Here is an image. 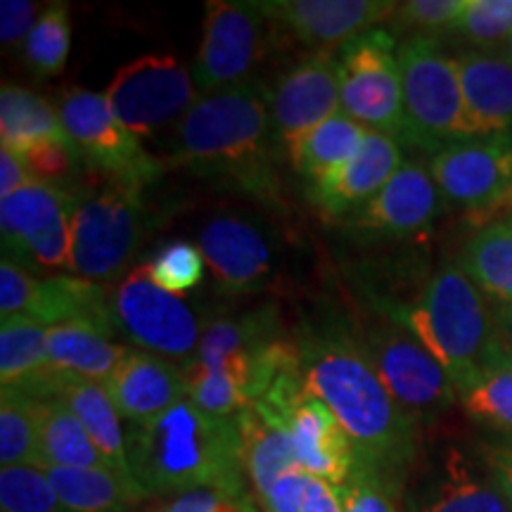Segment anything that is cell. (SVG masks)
I'll return each instance as SVG.
<instances>
[{
  "label": "cell",
  "instance_id": "cell-15",
  "mask_svg": "<svg viewBox=\"0 0 512 512\" xmlns=\"http://www.w3.org/2000/svg\"><path fill=\"white\" fill-rule=\"evenodd\" d=\"M430 171L444 200L470 211L475 221L512 185V143L503 138H472L446 145L432 157Z\"/></svg>",
  "mask_w": 512,
  "mask_h": 512
},
{
  "label": "cell",
  "instance_id": "cell-11",
  "mask_svg": "<svg viewBox=\"0 0 512 512\" xmlns=\"http://www.w3.org/2000/svg\"><path fill=\"white\" fill-rule=\"evenodd\" d=\"M195 81L183 62L171 55H143L124 64L105 98L110 110L133 136H150L195 105Z\"/></svg>",
  "mask_w": 512,
  "mask_h": 512
},
{
  "label": "cell",
  "instance_id": "cell-53",
  "mask_svg": "<svg viewBox=\"0 0 512 512\" xmlns=\"http://www.w3.org/2000/svg\"><path fill=\"white\" fill-rule=\"evenodd\" d=\"M508 55L512 57V38H510V41H508Z\"/></svg>",
  "mask_w": 512,
  "mask_h": 512
},
{
  "label": "cell",
  "instance_id": "cell-2",
  "mask_svg": "<svg viewBox=\"0 0 512 512\" xmlns=\"http://www.w3.org/2000/svg\"><path fill=\"white\" fill-rule=\"evenodd\" d=\"M271 91L247 79L200 95L178 124L174 162L202 178L226 181L268 207H283Z\"/></svg>",
  "mask_w": 512,
  "mask_h": 512
},
{
  "label": "cell",
  "instance_id": "cell-9",
  "mask_svg": "<svg viewBox=\"0 0 512 512\" xmlns=\"http://www.w3.org/2000/svg\"><path fill=\"white\" fill-rule=\"evenodd\" d=\"M81 197L67 185L31 183L0 202L5 259L17 266L69 268L74 211Z\"/></svg>",
  "mask_w": 512,
  "mask_h": 512
},
{
  "label": "cell",
  "instance_id": "cell-47",
  "mask_svg": "<svg viewBox=\"0 0 512 512\" xmlns=\"http://www.w3.org/2000/svg\"><path fill=\"white\" fill-rule=\"evenodd\" d=\"M31 183H34V178H31L22 155L3 147L0 150V197H8Z\"/></svg>",
  "mask_w": 512,
  "mask_h": 512
},
{
  "label": "cell",
  "instance_id": "cell-46",
  "mask_svg": "<svg viewBox=\"0 0 512 512\" xmlns=\"http://www.w3.org/2000/svg\"><path fill=\"white\" fill-rule=\"evenodd\" d=\"M36 19V5L29 0H3L0 3V41L3 46H15L31 34Z\"/></svg>",
  "mask_w": 512,
  "mask_h": 512
},
{
  "label": "cell",
  "instance_id": "cell-23",
  "mask_svg": "<svg viewBox=\"0 0 512 512\" xmlns=\"http://www.w3.org/2000/svg\"><path fill=\"white\" fill-rule=\"evenodd\" d=\"M456 62L477 136L512 143V57L501 50L475 48L460 53Z\"/></svg>",
  "mask_w": 512,
  "mask_h": 512
},
{
  "label": "cell",
  "instance_id": "cell-4",
  "mask_svg": "<svg viewBox=\"0 0 512 512\" xmlns=\"http://www.w3.org/2000/svg\"><path fill=\"white\" fill-rule=\"evenodd\" d=\"M441 363L456 392L503 361L494 311L458 264H444L394 318Z\"/></svg>",
  "mask_w": 512,
  "mask_h": 512
},
{
  "label": "cell",
  "instance_id": "cell-31",
  "mask_svg": "<svg viewBox=\"0 0 512 512\" xmlns=\"http://www.w3.org/2000/svg\"><path fill=\"white\" fill-rule=\"evenodd\" d=\"M278 337H283V332H280V316L273 306H261L242 313L240 318H211L204 325L195 356L188 363L202 370H214L233 354L256 351Z\"/></svg>",
  "mask_w": 512,
  "mask_h": 512
},
{
  "label": "cell",
  "instance_id": "cell-21",
  "mask_svg": "<svg viewBox=\"0 0 512 512\" xmlns=\"http://www.w3.org/2000/svg\"><path fill=\"white\" fill-rule=\"evenodd\" d=\"M406 512H512L486 463L451 448L406 501Z\"/></svg>",
  "mask_w": 512,
  "mask_h": 512
},
{
  "label": "cell",
  "instance_id": "cell-26",
  "mask_svg": "<svg viewBox=\"0 0 512 512\" xmlns=\"http://www.w3.org/2000/svg\"><path fill=\"white\" fill-rule=\"evenodd\" d=\"M38 456H41V470H50V467H79V470H112L124 475L100 451L86 427L81 425V420L76 418L72 408L62 399L41 401Z\"/></svg>",
  "mask_w": 512,
  "mask_h": 512
},
{
  "label": "cell",
  "instance_id": "cell-43",
  "mask_svg": "<svg viewBox=\"0 0 512 512\" xmlns=\"http://www.w3.org/2000/svg\"><path fill=\"white\" fill-rule=\"evenodd\" d=\"M344 512H403L401 498L366 470H354L347 484L337 486Z\"/></svg>",
  "mask_w": 512,
  "mask_h": 512
},
{
  "label": "cell",
  "instance_id": "cell-37",
  "mask_svg": "<svg viewBox=\"0 0 512 512\" xmlns=\"http://www.w3.org/2000/svg\"><path fill=\"white\" fill-rule=\"evenodd\" d=\"M72 46V17L64 3L48 5L24 41V60L36 76L62 72Z\"/></svg>",
  "mask_w": 512,
  "mask_h": 512
},
{
  "label": "cell",
  "instance_id": "cell-33",
  "mask_svg": "<svg viewBox=\"0 0 512 512\" xmlns=\"http://www.w3.org/2000/svg\"><path fill=\"white\" fill-rule=\"evenodd\" d=\"M370 128L361 126L349 114L337 112L323 124L313 128L292 155V166L297 174L306 178V183H316L330 176L332 171L342 169L349 159L361 150Z\"/></svg>",
  "mask_w": 512,
  "mask_h": 512
},
{
  "label": "cell",
  "instance_id": "cell-27",
  "mask_svg": "<svg viewBox=\"0 0 512 512\" xmlns=\"http://www.w3.org/2000/svg\"><path fill=\"white\" fill-rule=\"evenodd\" d=\"M43 472L60 501L74 512H133L150 498L136 479L112 470L50 467Z\"/></svg>",
  "mask_w": 512,
  "mask_h": 512
},
{
  "label": "cell",
  "instance_id": "cell-49",
  "mask_svg": "<svg viewBox=\"0 0 512 512\" xmlns=\"http://www.w3.org/2000/svg\"><path fill=\"white\" fill-rule=\"evenodd\" d=\"M223 498H230L216 489H195L188 494L176 496L169 505L157 512H214Z\"/></svg>",
  "mask_w": 512,
  "mask_h": 512
},
{
  "label": "cell",
  "instance_id": "cell-30",
  "mask_svg": "<svg viewBox=\"0 0 512 512\" xmlns=\"http://www.w3.org/2000/svg\"><path fill=\"white\" fill-rule=\"evenodd\" d=\"M0 138L5 150L17 155L43 143H72L60 112L38 93L12 83H5L0 91Z\"/></svg>",
  "mask_w": 512,
  "mask_h": 512
},
{
  "label": "cell",
  "instance_id": "cell-7",
  "mask_svg": "<svg viewBox=\"0 0 512 512\" xmlns=\"http://www.w3.org/2000/svg\"><path fill=\"white\" fill-rule=\"evenodd\" d=\"M150 223L143 188L105 178V185L83 197L74 211L69 271L91 283L117 280L138 256Z\"/></svg>",
  "mask_w": 512,
  "mask_h": 512
},
{
  "label": "cell",
  "instance_id": "cell-8",
  "mask_svg": "<svg viewBox=\"0 0 512 512\" xmlns=\"http://www.w3.org/2000/svg\"><path fill=\"white\" fill-rule=\"evenodd\" d=\"M342 112L370 131L406 143V110L396 38L370 29L339 50Z\"/></svg>",
  "mask_w": 512,
  "mask_h": 512
},
{
  "label": "cell",
  "instance_id": "cell-24",
  "mask_svg": "<svg viewBox=\"0 0 512 512\" xmlns=\"http://www.w3.org/2000/svg\"><path fill=\"white\" fill-rule=\"evenodd\" d=\"M19 318H27L43 328L64 323H93L110 337L119 330L112 294L79 275L34 278L27 309Z\"/></svg>",
  "mask_w": 512,
  "mask_h": 512
},
{
  "label": "cell",
  "instance_id": "cell-25",
  "mask_svg": "<svg viewBox=\"0 0 512 512\" xmlns=\"http://www.w3.org/2000/svg\"><path fill=\"white\" fill-rule=\"evenodd\" d=\"M238 427L242 437V463H245L247 479L256 496H266L271 486L283 477L287 470L297 467L290 432L285 420L264 403H252L238 415Z\"/></svg>",
  "mask_w": 512,
  "mask_h": 512
},
{
  "label": "cell",
  "instance_id": "cell-16",
  "mask_svg": "<svg viewBox=\"0 0 512 512\" xmlns=\"http://www.w3.org/2000/svg\"><path fill=\"white\" fill-rule=\"evenodd\" d=\"M444 202L427 166L403 162L373 200L351 216L347 226L366 238H411L439 219Z\"/></svg>",
  "mask_w": 512,
  "mask_h": 512
},
{
  "label": "cell",
  "instance_id": "cell-42",
  "mask_svg": "<svg viewBox=\"0 0 512 512\" xmlns=\"http://www.w3.org/2000/svg\"><path fill=\"white\" fill-rule=\"evenodd\" d=\"M467 0H408L396 5V27L420 31L418 36H430L432 31H451L463 15Z\"/></svg>",
  "mask_w": 512,
  "mask_h": 512
},
{
  "label": "cell",
  "instance_id": "cell-3",
  "mask_svg": "<svg viewBox=\"0 0 512 512\" xmlns=\"http://www.w3.org/2000/svg\"><path fill=\"white\" fill-rule=\"evenodd\" d=\"M128 465L147 496L216 489L249 498L238 418H216L190 399L126 432Z\"/></svg>",
  "mask_w": 512,
  "mask_h": 512
},
{
  "label": "cell",
  "instance_id": "cell-41",
  "mask_svg": "<svg viewBox=\"0 0 512 512\" xmlns=\"http://www.w3.org/2000/svg\"><path fill=\"white\" fill-rule=\"evenodd\" d=\"M458 36L472 46L486 48L512 38V0H467L463 15L458 17Z\"/></svg>",
  "mask_w": 512,
  "mask_h": 512
},
{
  "label": "cell",
  "instance_id": "cell-20",
  "mask_svg": "<svg viewBox=\"0 0 512 512\" xmlns=\"http://www.w3.org/2000/svg\"><path fill=\"white\" fill-rule=\"evenodd\" d=\"M403 166L401 145L384 133L368 131L361 150L342 169L309 183V200L328 219H351Z\"/></svg>",
  "mask_w": 512,
  "mask_h": 512
},
{
  "label": "cell",
  "instance_id": "cell-48",
  "mask_svg": "<svg viewBox=\"0 0 512 512\" xmlns=\"http://www.w3.org/2000/svg\"><path fill=\"white\" fill-rule=\"evenodd\" d=\"M484 463L491 470V475L501 486L505 501L512 510V444H498L484 448Z\"/></svg>",
  "mask_w": 512,
  "mask_h": 512
},
{
  "label": "cell",
  "instance_id": "cell-39",
  "mask_svg": "<svg viewBox=\"0 0 512 512\" xmlns=\"http://www.w3.org/2000/svg\"><path fill=\"white\" fill-rule=\"evenodd\" d=\"M3 512H74L60 501L41 467L17 465L0 470Z\"/></svg>",
  "mask_w": 512,
  "mask_h": 512
},
{
  "label": "cell",
  "instance_id": "cell-28",
  "mask_svg": "<svg viewBox=\"0 0 512 512\" xmlns=\"http://www.w3.org/2000/svg\"><path fill=\"white\" fill-rule=\"evenodd\" d=\"M50 361L60 373L81 380L105 384L128 354L126 347L114 344L107 332L93 323H64L48 328Z\"/></svg>",
  "mask_w": 512,
  "mask_h": 512
},
{
  "label": "cell",
  "instance_id": "cell-44",
  "mask_svg": "<svg viewBox=\"0 0 512 512\" xmlns=\"http://www.w3.org/2000/svg\"><path fill=\"white\" fill-rule=\"evenodd\" d=\"M79 157L72 143H43L22 155L34 183L48 185H67L79 164Z\"/></svg>",
  "mask_w": 512,
  "mask_h": 512
},
{
  "label": "cell",
  "instance_id": "cell-51",
  "mask_svg": "<svg viewBox=\"0 0 512 512\" xmlns=\"http://www.w3.org/2000/svg\"><path fill=\"white\" fill-rule=\"evenodd\" d=\"M494 320L501 342L512 344V304H496L494 306Z\"/></svg>",
  "mask_w": 512,
  "mask_h": 512
},
{
  "label": "cell",
  "instance_id": "cell-38",
  "mask_svg": "<svg viewBox=\"0 0 512 512\" xmlns=\"http://www.w3.org/2000/svg\"><path fill=\"white\" fill-rule=\"evenodd\" d=\"M259 503L264 512H344L337 486L299 467L278 477Z\"/></svg>",
  "mask_w": 512,
  "mask_h": 512
},
{
  "label": "cell",
  "instance_id": "cell-5",
  "mask_svg": "<svg viewBox=\"0 0 512 512\" xmlns=\"http://www.w3.org/2000/svg\"><path fill=\"white\" fill-rule=\"evenodd\" d=\"M406 110V145L432 150L479 138L460 83L456 57H448L434 36H411L399 46Z\"/></svg>",
  "mask_w": 512,
  "mask_h": 512
},
{
  "label": "cell",
  "instance_id": "cell-36",
  "mask_svg": "<svg viewBox=\"0 0 512 512\" xmlns=\"http://www.w3.org/2000/svg\"><path fill=\"white\" fill-rule=\"evenodd\" d=\"M458 399L470 418L512 441V363L508 358L460 389Z\"/></svg>",
  "mask_w": 512,
  "mask_h": 512
},
{
  "label": "cell",
  "instance_id": "cell-17",
  "mask_svg": "<svg viewBox=\"0 0 512 512\" xmlns=\"http://www.w3.org/2000/svg\"><path fill=\"white\" fill-rule=\"evenodd\" d=\"M200 249L221 292H259L271 280V242L252 219L235 214L214 216L200 230Z\"/></svg>",
  "mask_w": 512,
  "mask_h": 512
},
{
  "label": "cell",
  "instance_id": "cell-12",
  "mask_svg": "<svg viewBox=\"0 0 512 512\" xmlns=\"http://www.w3.org/2000/svg\"><path fill=\"white\" fill-rule=\"evenodd\" d=\"M114 316L124 335L157 356L190 358L200 344V320L176 294L164 292L145 264L136 266L114 292Z\"/></svg>",
  "mask_w": 512,
  "mask_h": 512
},
{
  "label": "cell",
  "instance_id": "cell-45",
  "mask_svg": "<svg viewBox=\"0 0 512 512\" xmlns=\"http://www.w3.org/2000/svg\"><path fill=\"white\" fill-rule=\"evenodd\" d=\"M31 283H34V275L27 273V268L3 259L0 264V316L3 320L22 316L29 302Z\"/></svg>",
  "mask_w": 512,
  "mask_h": 512
},
{
  "label": "cell",
  "instance_id": "cell-50",
  "mask_svg": "<svg viewBox=\"0 0 512 512\" xmlns=\"http://www.w3.org/2000/svg\"><path fill=\"white\" fill-rule=\"evenodd\" d=\"M501 219H512V185L505 190V195L494 204V207L486 211V214L479 216V219H475V223H479V228H482L486 223H494Z\"/></svg>",
  "mask_w": 512,
  "mask_h": 512
},
{
  "label": "cell",
  "instance_id": "cell-22",
  "mask_svg": "<svg viewBox=\"0 0 512 512\" xmlns=\"http://www.w3.org/2000/svg\"><path fill=\"white\" fill-rule=\"evenodd\" d=\"M102 387L107 389L121 418L131 425L157 418L178 401L188 399L183 370L143 349H128Z\"/></svg>",
  "mask_w": 512,
  "mask_h": 512
},
{
  "label": "cell",
  "instance_id": "cell-34",
  "mask_svg": "<svg viewBox=\"0 0 512 512\" xmlns=\"http://www.w3.org/2000/svg\"><path fill=\"white\" fill-rule=\"evenodd\" d=\"M55 370L48 328L27 318H8L0 328V380L3 387H29Z\"/></svg>",
  "mask_w": 512,
  "mask_h": 512
},
{
  "label": "cell",
  "instance_id": "cell-13",
  "mask_svg": "<svg viewBox=\"0 0 512 512\" xmlns=\"http://www.w3.org/2000/svg\"><path fill=\"white\" fill-rule=\"evenodd\" d=\"M266 22L259 3L209 0L202 43L192 64V81L200 95L247 81L249 69L266 48Z\"/></svg>",
  "mask_w": 512,
  "mask_h": 512
},
{
  "label": "cell",
  "instance_id": "cell-1",
  "mask_svg": "<svg viewBox=\"0 0 512 512\" xmlns=\"http://www.w3.org/2000/svg\"><path fill=\"white\" fill-rule=\"evenodd\" d=\"M304 384L349 434L356 467L375 475L396 498L418 453V422L389 394L354 335L349 316L328 313L297 330Z\"/></svg>",
  "mask_w": 512,
  "mask_h": 512
},
{
  "label": "cell",
  "instance_id": "cell-32",
  "mask_svg": "<svg viewBox=\"0 0 512 512\" xmlns=\"http://www.w3.org/2000/svg\"><path fill=\"white\" fill-rule=\"evenodd\" d=\"M456 264L494 304H512V219L479 228L460 249Z\"/></svg>",
  "mask_w": 512,
  "mask_h": 512
},
{
  "label": "cell",
  "instance_id": "cell-14",
  "mask_svg": "<svg viewBox=\"0 0 512 512\" xmlns=\"http://www.w3.org/2000/svg\"><path fill=\"white\" fill-rule=\"evenodd\" d=\"M342 107V67L335 50H316L280 76L271 93L275 143L292 159L313 128Z\"/></svg>",
  "mask_w": 512,
  "mask_h": 512
},
{
  "label": "cell",
  "instance_id": "cell-18",
  "mask_svg": "<svg viewBox=\"0 0 512 512\" xmlns=\"http://www.w3.org/2000/svg\"><path fill=\"white\" fill-rule=\"evenodd\" d=\"M271 22L290 31L297 41L318 50L347 46L382 19L392 17L389 0H266L259 3Z\"/></svg>",
  "mask_w": 512,
  "mask_h": 512
},
{
  "label": "cell",
  "instance_id": "cell-35",
  "mask_svg": "<svg viewBox=\"0 0 512 512\" xmlns=\"http://www.w3.org/2000/svg\"><path fill=\"white\" fill-rule=\"evenodd\" d=\"M41 401L15 387L0 392V465L41 467Z\"/></svg>",
  "mask_w": 512,
  "mask_h": 512
},
{
  "label": "cell",
  "instance_id": "cell-10",
  "mask_svg": "<svg viewBox=\"0 0 512 512\" xmlns=\"http://www.w3.org/2000/svg\"><path fill=\"white\" fill-rule=\"evenodd\" d=\"M57 112L76 152L105 178L145 188L162 176L159 159L147 155L138 136L119 124L105 95L74 88L62 95Z\"/></svg>",
  "mask_w": 512,
  "mask_h": 512
},
{
  "label": "cell",
  "instance_id": "cell-19",
  "mask_svg": "<svg viewBox=\"0 0 512 512\" xmlns=\"http://www.w3.org/2000/svg\"><path fill=\"white\" fill-rule=\"evenodd\" d=\"M275 415L285 420L299 470L311 472L332 486L349 482L356 470L354 444L318 396L304 389L283 413Z\"/></svg>",
  "mask_w": 512,
  "mask_h": 512
},
{
  "label": "cell",
  "instance_id": "cell-29",
  "mask_svg": "<svg viewBox=\"0 0 512 512\" xmlns=\"http://www.w3.org/2000/svg\"><path fill=\"white\" fill-rule=\"evenodd\" d=\"M55 399H62L72 408L81 425L86 427L95 444L121 472L133 477L131 465H128V451H126V434L121 427V415L114 406L107 389L98 382L81 380L69 373H62L60 382H57ZM136 479V477H133Z\"/></svg>",
  "mask_w": 512,
  "mask_h": 512
},
{
  "label": "cell",
  "instance_id": "cell-52",
  "mask_svg": "<svg viewBox=\"0 0 512 512\" xmlns=\"http://www.w3.org/2000/svg\"><path fill=\"white\" fill-rule=\"evenodd\" d=\"M503 354H505V358H508V361L512 363V344H505V342H503Z\"/></svg>",
  "mask_w": 512,
  "mask_h": 512
},
{
  "label": "cell",
  "instance_id": "cell-6",
  "mask_svg": "<svg viewBox=\"0 0 512 512\" xmlns=\"http://www.w3.org/2000/svg\"><path fill=\"white\" fill-rule=\"evenodd\" d=\"M349 318L384 387L418 425L437 420L456 403V384L418 337L368 309Z\"/></svg>",
  "mask_w": 512,
  "mask_h": 512
},
{
  "label": "cell",
  "instance_id": "cell-40",
  "mask_svg": "<svg viewBox=\"0 0 512 512\" xmlns=\"http://www.w3.org/2000/svg\"><path fill=\"white\" fill-rule=\"evenodd\" d=\"M204 266H207V259L202 249L188 240L169 242L145 264L155 285L169 294L195 290L204 278Z\"/></svg>",
  "mask_w": 512,
  "mask_h": 512
}]
</instances>
